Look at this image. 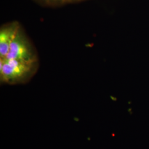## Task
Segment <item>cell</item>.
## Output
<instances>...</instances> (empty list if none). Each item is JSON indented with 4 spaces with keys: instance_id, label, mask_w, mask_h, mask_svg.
Listing matches in <instances>:
<instances>
[{
    "instance_id": "6da1fadb",
    "label": "cell",
    "mask_w": 149,
    "mask_h": 149,
    "mask_svg": "<svg viewBox=\"0 0 149 149\" xmlns=\"http://www.w3.org/2000/svg\"><path fill=\"white\" fill-rule=\"evenodd\" d=\"M37 63L16 59H0L1 81L10 84L24 82L34 73Z\"/></svg>"
},
{
    "instance_id": "7a4b0ae2",
    "label": "cell",
    "mask_w": 149,
    "mask_h": 149,
    "mask_svg": "<svg viewBox=\"0 0 149 149\" xmlns=\"http://www.w3.org/2000/svg\"><path fill=\"white\" fill-rule=\"evenodd\" d=\"M5 58L28 62H37L36 53L21 29L11 44L8 53Z\"/></svg>"
},
{
    "instance_id": "3957f363",
    "label": "cell",
    "mask_w": 149,
    "mask_h": 149,
    "mask_svg": "<svg viewBox=\"0 0 149 149\" xmlns=\"http://www.w3.org/2000/svg\"><path fill=\"white\" fill-rule=\"evenodd\" d=\"M17 22L6 24L0 30V59L5 58L8 53L11 44L20 29Z\"/></svg>"
},
{
    "instance_id": "277c9868",
    "label": "cell",
    "mask_w": 149,
    "mask_h": 149,
    "mask_svg": "<svg viewBox=\"0 0 149 149\" xmlns=\"http://www.w3.org/2000/svg\"><path fill=\"white\" fill-rule=\"evenodd\" d=\"M50 2H65V1H68L70 0H46Z\"/></svg>"
},
{
    "instance_id": "5b68a950",
    "label": "cell",
    "mask_w": 149,
    "mask_h": 149,
    "mask_svg": "<svg viewBox=\"0 0 149 149\" xmlns=\"http://www.w3.org/2000/svg\"><path fill=\"white\" fill-rule=\"evenodd\" d=\"M70 1H72V0H70Z\"/></svg>"
}]
</instances>
